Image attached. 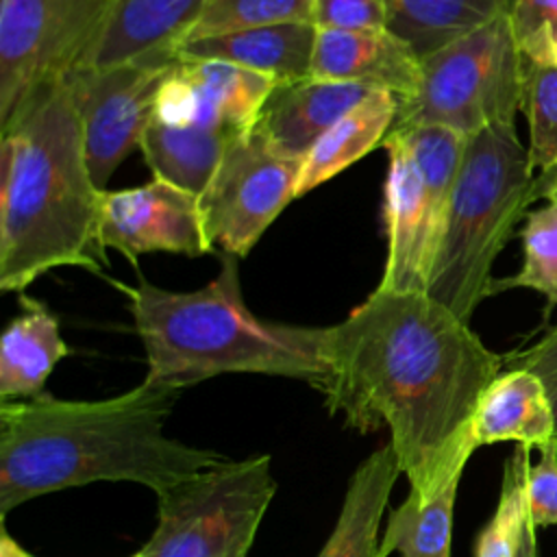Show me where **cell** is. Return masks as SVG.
<instances>
[{
    "instance_id": "cell-27",
    "label": "cell",
    "mask_w": 557,
    "mask_h": 557,
    "mask_svg": "<svg viewBox=\"0 0 557 557\" xmlns=\"http://www.w3.org/2000/svg\"><path fill=\"white\" fill-rule=\"evenodd\" d=\"M522 268L507 278H494V294L513 287L540 292L548 309L557 305V196L524 215Z\"/></svg>"
},
{
    "instance_id": "cell-9",
    "label": "cell",
    "mask_w": 557,
    "mask_h": 557,
    "mask_svg": "<svg viewBox=\"0 0 557 557\" xmlns=\"http://www.w3.org/2000/svg\"><path fill=\"white\" fill-rule=\"evenodd\" d=\"M117 0H0V128L85 65Z\"/></svg>"
},
{
    "instance_id": "cell-25",
    "label": "cell",
    "mask_w": 557,
    "mask_h": 557,
    "mask_svg": "<svg viewBox=\"0 0 557 557\" xmlns=\"http://www.w3.org/2000/svg\"><path fill=\"white\" fill-rule=\"evenodd\" d=\"M292 22L313 24V0H202L200 11L181 44L233 30Z\"/></svg>"
},
{
    "instance_id": "cell-11",
    "label": "cell",
    "mask_w": 557,
    "mask_h": 557,
    "mask_svg": "<svg viewBox=\"0 0 557 557\" xmlns=\"http://www.w3.org/2000/svg\"><path fill=\"white\" fill-rule=\"evenodd\" d=\"M176 61L81 65L63 78L81 115L91 176L102 191L117 165L139 148L159 87Z\"/></svg>"
},
{
    "instance_id": "cell-28",
    "label": "cell",
    "mask_w": 557,
    "mask_h": 557,
    "mask_svg": "<svg viewBox=\"0 0 557 557\" xmlns=\"http://www.w3.org/2000/svg\"><path fill=\"white\" fill-rule=\"evenodd\" d=\"M520 113L529 126V161L537 174L557 172V65L524 59Z\"/></svg>"
},
{
    "instance_id": "cell-2",
    "label": "cell",
    "mask_w": 557,
    "mask_h": 557,
    "mask_svg": "<svg viewBox=\"0 0 557 557\" xmlns=\"http://www.w3.org/2000/svg\"><path fill=\"white\" fill-rule=\"evenodd\" d=\"M181 389L144 379L100 400L41 394L0 400V516L30 498L96 481H131L154 494L231 457L165 433Z\"/></svg>"
},
{
    "instance_id": "cell-31",
    "label": "cell",
    "mask_w": 557,
    "mask_h": 557,
    "mask_svg": "<svg viewBox=\"0 0 557 557\" xmlns=\"http://www.w3.org/2000/svg\"><path fill=\"white\" fill-rule=\"evenodd\" d=\"M389 0H313L315 28H387Z\"/></svg>"
},
{
    "instance_id": "cell-19",
    "label": "cell",
    "mask_w": 557,
    "mask_h": 557,
    "mask_svg": "<svg viewBox=\"0 0 557 557\" xmlns=\"http://www.w3.org/2000/svg\"><path fill=\"white\" fill-rule=\"evenodd\" d=\"M472 435L476 446L518 442L542 448L557 442L555 416L542 381L522 368L500 372L476 405Z\"/></svg>"
},
{
    "instance_id": "cell-10",
    "label": "cell",
    "mask_w": 557,
    "mask_h": 557,
    "mask_svg": "<svg viewBox=\"0 0 557 557\" xmlns=\"http://www.w3.org/2000/svg\"><path fill=\"white\" fill-rule=\"evenodd\" d=\"M302 159L276 150L257 128L237 135L198 196L209 246L248 257L268 226L296 200Z\"/></svg>"
},
{
    "instance_id": "cell-17",
    "label": "cell",
    "mask_w": 557,
    "mask_h": 557,
    "mask_svg": "<svg viewBox=\"0 0 557 557\" xmlns=\"http://www.w3.org/2000/svg\"><path fill=\"white\" fill-rule=\"evenodd\" d=\"M200 4L202 0H117L113 17L85 65L178 59L176 46L194 24Z\"/></svg>"
},
{
    "instance_id": "cell-16",
    "label": "cell",
    "mask_w": 557,
    "mask_h": 557,
    "mask_svg": "<svg viewBox=\"0 0 557 557\" xmlns=\"http://www.w3.org/2000/svg\"><path fill=\"white\" fill-rule=\"evenodd\" d=\"M315 33L313 24L300 22L257 26L185 41L176 48V57L224 61L268 74L278 85L294 83L311 76Z\"/></svg>"
},
{
    "instance_id": "cell-34",
    "label": "cell",
    "mask_w": 557,
    "mask_h": 557,
    "mask_svg": "<svg viewBox=\"0 0 557 557\" xmlns=\"http://www.w3.org/2000/svg\"><path fill=\"white\" fill-rule=\"evenodd\" d=\"M516 557H537L535 527H533V522H531V520L527 522V527H524V531H522V537H520V544H518Z\"/></svg>"
},
{
    "instance_id": "cell-6",
    "label": "cell",
    "mask_w": 557,
    "mask_h": 557,
    "mask_svg": "<svg viewBox=\"0 0 557 557\" xmlns=\"http://www.w3.org/2000/svg\"><path fill=\"white\" fill-rule=\"evenodd\" d=\"M466 144L444 126L392 128L385 137L387 257L376 289L426 292Z\"/></svg>"
},
{
    "instance_id": "cell-22",
    "label": "cell",
    "mask_w": 557,
    "mask_h": 557,
    "mask_svg": "<svg viewBox=\"0 0 557 557\" xmlns=\"http://www.w3.org/2000/svg\"><path fill=\"white\" fill-rule=\"evenodd\" d=\"M237 135L209 126H174L150 120L139 150L154 178L200 196Z\"/></svg>"
},
{
    "instance_id": "cell-5",
    "label": "cell",
    "mask_w": 557,
    "mask_h": 557,
    "mask_svg": "<svg viewBox=\"0 0 557 557\" xmlns=\"http://www.w3.org/2000/svg\"><path fill=\"white\" fill-rule=\"evenodd\" d=\"M535 170L516 124L468 137L426 294L470 322L494 294L492 268L533 202Z\"/></svg>"
},
{
    "instance_id": "cell-15",
    "label": "cell",
    "mask_w": 557,
    "mask_h": 557,
    "mask_svg": "<svg viewBox=\"0 0 557 557\" xmlns=\"http://www.w3.org/2000/svg\"><path fill=\"white\" fill-rule=\"evenodd\" d=\"M370 91L374 89L313 76L281 83L270 94L255 128L283 154L305 159L315 141Z\"/></svg>"
},
{
    "instance_id": "cell-3",
    "label": "cell",
    "mask_w": 557,
    "mask_h": 557,
    "mask_svg": "<svg viewBox=\"0 0 557 557\" xmlns=\"http://www.w3.org/2000/svg\"><path fill=\"white\" fill-rule=\"evenodd\" d=\"M100 202L76 102L52 83L0 128V289L22 294L61 265L100 274Z\"/></svg>"
},
{
    "instance_id": "cell-21",
    "label": "cell",
    "mask_w": 557,
    "mask_h": 557,
    "mask_svg": "<svg viewBox=\"0 0 557 557\" xmlns=\"http://www.w3.org/2000/svg\"><path fill=\"white\" fill-rule=\"evenodd\" d=\"M398 113V98L374 89L344 113L302 159L296 198L331 181L368 152L379 148L389 135Z\"/></svg>"
},
{
    "instance_id": "cell-29",
    "label": "cell",
    "mask_w": 557,
    "mask_h": 557,
    "mask_svg": "<svg viewBox=\"0 0 557 557\" xmlns=\"http://www.w3.org/2000/svg\"><path fill=\"white\" fill-rule=\"evenodd\" d=\"M507 17L522 57L535 63H553L557 48V0H513Z\"/></svg>"
},
{
    "instance_id": "cell-30",
    "label": "cell",
    "mask_w": 557,
    "mask_h": 557,
    "mask_svg": "<svg viewBox=\"0 0 557 557\" xmlns=\"http://www.w3.org/2000/svg\"><path fill=\"white\" fill-rule=\"evenodd\" d=\"M527 505L533 527L557 524V442L540 448V461L527 472Z\"/></svg>"
},
{
    "instance_id": "cell-12",
    "label": "cell",
    "mask_w": 557,
    "mask_h": 557,
    "mask_svg": "<svg viewBox=\"0 0 557 557\" xmlns=\"http://www.w3.org/2000/svg\"><path fill=\"white\" fill-rule=\"evenodd\" d=\"M100 244L122 252L131 263L141 255L172 252L202 257L213 252L207 242L198 196L168 181L102 191Z\"/></svg>"
},
{
    "instance_id": "cell-13",
    "label": "cell",
    "mask_w": 557,
    "mask_h": 557,
    "mask_svg": "<svg viewBox=\"0 0 557 557\" xmlns=\"http://www.w3.org/2000/svg\"><path fill=\"white\" fill-rule=\"evenodd\" d=\"M278 83L224 61L178 59L163 78L152 117L174 126L250 133Z\"/></svg>"
},
{
    "instance_id": "cell-8",
    "label": "cell",
    "mask_w": 557,
    "mask_h": 557,
    "mask_svg": "<svg viewBox=\"0 0 557 557\" xmlns=\"http://www.w3.org/2000/svg\"><path fill=\"white\" fill-rule=\"evenodd\" d=\"M278 490L272 457L228 459L157 494V524L135 557H248Z\"/></svg>"
},
{
    "instance_id": "cell-4",
    "label": "cell",
    "mask_w": 557,
    "mask_h": 557,
    "mask_svg": "<svg viewBox=\"0 0 557 557\" xmlns=\"http://www.w3.org/2000/svg\"><path fill=\"white\" fill-rule=\"evenodd\" d=\"M146 379L176 389L218 374H268L320 385L326 379V326L259 318L242 294L239 257L222 252L205 287L172 292L141 281L128 289Z\"/></svg>"
},
{
    "instance_id": "cell-1",
    "label": "cell",
    "mask_w": 557,
    "mask_h": 557,
    "mask_svg": "<svg viewBox=\"0 0 557 557\" xmlns=\"http://www.w3.org/2000/svg\"><path fill=\"white\" fill-rule=\"evenodd\" d=\"M503 366L470 322L426 292L374 289L326 326L320 392L359 433L387 426L409 490L426 500L479 448L472 418Z\"/></svg>"
},
{
    "instance_id": "cell-26",
    "label": "cell",
    "mask_w": 557,
    "mask_h": 557,
    "mask_svg": "<svg viewBox=\"0 0 557 557\" xmlns=\"http://www.w3.org/2000/svg\"><path fill=\"white\" fill-rule=\"evenodd\" d=\"M531 446L518 444L505 461L500 496L494 516L481 529L474 542V557H516L522 531L529 522L527 472Z\"/></svg>"
},
{
    "instance_id": "cell-14",
    "label": "cell",
    "mask_w": 557,
    "mask_h": 557,
    "mask_svg": "<svg viewBox=\"0 0 557 557\" xmlns=\"http://www.w3.org/2000/svg\"><path fill=\"white\" fill-rule=\"evenodd\" d=\"M311 76L383 89L405 100L420 85L422 57L389 28H318Z\"/></svg>"
},
{
    "instance_id": "cell-36",
    "label": "cell",
    "mask_w": 557,
    "mask_h": 557,
    "mask_svg": "<svg viewBox=\"0 0 557 557\" xmlns=\"http://www.w3.org/2000/svg\"><path fill=\"white\" fill-rule=\"evenodd\" d=\"M553 63L557 65V48H555V52H553Z\"/></svg>"
},
{
    "instance_id": "cell-7",
    "label": "cell",
    "mask_w": 557,
    "mask_h": 557,
    "mask_svg": "<svg viewBox=\"0 0 557 557\" xmlns=\"http://www.w3.org/2000/svg\"><path fill=\"white\" fill-rule=\"evenodd\" d=\"M524 57L507 15L422 59L411 98L398 100L392 128L444 126L472 137L496 124H516L522 104Z\"/></svg>"
},
{
    "instance_id": "cell-35",
    "label": "cell",
    "mask_w": 557,
    "mask_h": 557,
    "mask_svg": "<svg viewBox=\"0 0 557 557\" xmlns=\"http://www.w3.org/2000/svg\"><path fill=\"white\" fill-rule=\"evenodd\" d=\"M0 557H35L30 553H26L4 529H2V535H0ZM135 557V555H131Z\"/></svg>"
},
{
    "instance_id": "cell-20",
    "label": "cell",
    "mask_w": 557,
    "mask_h": 557,
    "mask_svg": "<svg viewBox=\"0 0 557 557\" xmlns=\"http://www.w3.org/2000/svg\"><path fill=\"white\" fill-rule=\"evenodd\" d=\"M400 474L389 442L370 453L352 472L335 527L318 557H383L381 520Z\"/></svg>"
},
{
    "instance_id": "cell-24",
    "label": "cell",
    "mask_w": 557,
    "mask_h": 557,
    "mask_svg": "<svg viewBox=\"0 0 557 557\" xmlns=\"http://www.w3.org/2000/svg\"><path fill=\"white\" fill-rule=\"evenodd\" d=\"M461 474L450 476L431 498L422 500L409 490L396 507L381 535V555L389 557H450L453 511Z\"/></svg>"
},
{
    "instance_id": "cell-18",
    "label": "cell",
    "mask_w": 557,
    "mask_h": 557,
    "mask_svg": "<svg viewBox=\"0 0 557 557\" xmlns=\"http://www.w3.org/2000/svg\"><path fill=\"white\" fill-rule=\"evenodd\" d=\"M20 305L22 311L0 337V400L41 396L48 376L70 352L57 315L41 300L22 292Z\"/></svg>"
},
{
    "instance_id": "cell-33",
    "label": "cell",
    "mask_w": 557,
    "mask_h": 557,
    "mask_svg": "<svg viewBox=\"0 0 557 557\" xmlns=\"http://www.w3.org/2000/svg\"><path fill=\"white\" fill-rule=\"evenodd\" d=\"M557 196V172L550 174H535V183H533V200L540 198H553Z\"/></svg>"
},
{
    "instance_id": "cell-23",
    "label": "cell",
    "mask_w": 557,
    "mask_h": 557,
    "mask_svg": "<svg viewBox=\"0 0 557 557\" xmlns=\"http://www.w3.org/2000/svg\"><path fill=\"white\" fill-rule=\"evenodd\" d=\"M513 0H389L387 28L424 59L446 44L507 15Z\"/></svg>"
},
{
    "instance_id": "cell-32",
    "label": "cell",
    "mask_w": 557,
    "mask_h": 557,
    "mask_svg": "<svg viewBox=\"0 0 557 557\" xmlns=\"http://www.w3.org/2000/svg\"><path fill=\"white\" fill-rule=\"evenodd\" d=\"M505 363L509 368L529 370L542 381L548 403L553 407L555 440H557V326H553L548 333H544L533 346L507 355Z\"/></svg>"
}]
</instances>
